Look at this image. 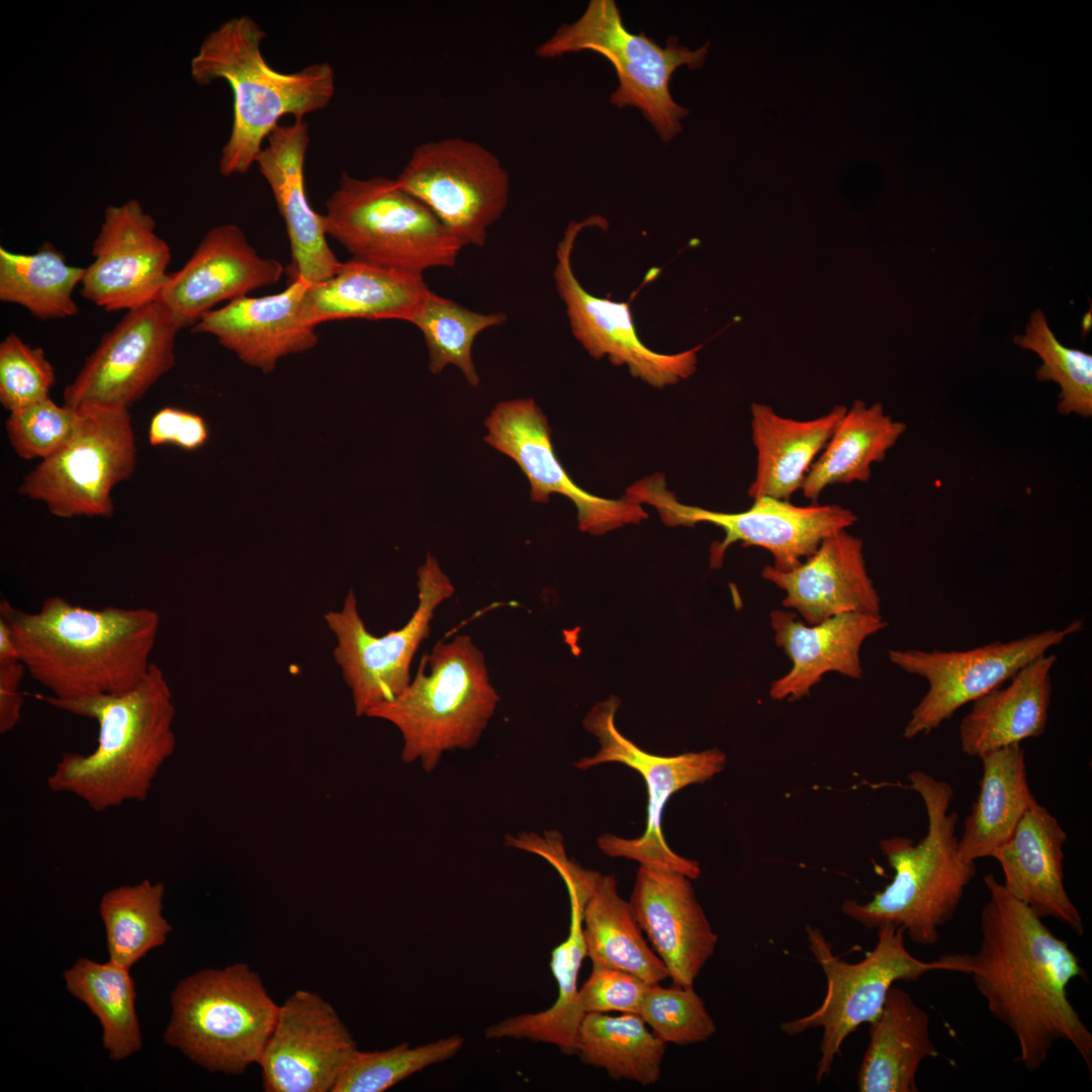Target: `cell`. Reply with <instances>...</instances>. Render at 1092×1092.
Masks as SVG:
<instances>
[{
  "mask_svg": "<svg viewBox=\"0 0 1092 1092\" xmlns=\"http://www.w3.org/2000/svg\"><path fill=\"white\" fill-rule=\"evenodd\" d=\"M357 1050L330 1002L297 990L281 1005L257 1065L267 1092H333Z\"/></svg>",
  "mask_w": 1092,
  "mask_h": 1092,
  "instance_id": "20",
  "label": "cell"
},
{
  "mask_svg": "<svg viewBox=\"0 0 1092 1092\" xmlns=\"http://www.w3.org/2000/svg\"><path fill=\"white\" fill-rule=\"evenodd\" d=\"M709 47L707 42L691 50L675 35L662 47L643 32H630L614 0H592L577 20L557 28L536 55L544 59L583 51L602 55L619 80L611 104L639 109L661 142L668 143L682 131L681 120L689 114L671 96V76L681 66L701 69Z\"/></svg>",
  "mask_w": 1092,
  "mask_h": 1092,
  "instance_id": "8",
  "label": "cell"
},
{
  "mask_svg": "<svg viewBox=\"0 0 1092 1092\" xmlns=\"http://www.w3.org/2000/svg\"><path fill=\"white\" fill-rule=\"evenodd\" d=\"M1055 654H1043L1021 667L1005 687L972 703L959 726L961 750L982 754L1041 736L1046 729Z\"/></svg>",
  "mask_w": 1092,
  "mask_h": 1092,
  "instance_id": "29",
  "label": "cell"
},
{
  "mask_svg": "<svg viewBox=\"0 0 1092 1092\" xmlns=\"http://www.w3.org/2000/svg\"><path fill=\"white\" fill-rule=\"evenodd\" d=\"M582 931L592 964L631 973L659 984L669 973L642 935L629 901L618 892L614 875H600L582 906Z\"/></svg>",
  "mask_w": 1092,
  "mask_h": 1092,
  "instance_id": "36",
  "label": "cell"
},
{
  "mask_svg": "<svg viewBox=\"0 0 1092 1092\" xmlns=\"http://www.w3.org/2000/svg\"><path fill=\"white\" fill-rule=\"evenodd\" d=\"M629 903L672 985L693 987L715 953L718 935L691 879L667 867L640 864Z\"/></svg>",
  "mask_w": 1092,
  "mask_h": 1092,
  "instance_id": "23",
  "label": "cell"
},
{
  "mask_svg": "<svg viewBox=\"0 0 1092 1092\" xmlns=\"http://www.w3.org/2000/svg\"><path fill=\"white\" fill-rule=\"evenodd\" d=\"M761 576L785 592L783 606L794 609L808 625L844 613L880 614L881 600L866 567L863 542L846 530L825 538L798 566L782 571L767 565Z\"/></svg>",
  "mask_w": 1092,
  "mask_h": 1092,
  "instance_id": "26",
  "label": "cell"
},
{
  "mask_svg": "<svg viewBox=\"0 0 1092 1092\" xmlns=\"http://www.w3.org/2000/svg\"><path fill=\"white\" fill-rule=\"evenodd\" d=\"M909 781L925 807V836L918 842L906 836L881 840L894 871L892 882L867 903L843 901L841 911L868 929L900 927L914 943L928 946L938 942L939 928L953 918L977 867L959 851L952 787L922 770L910 772Z\"/></svg>",
  "mask_w": 1092,
  "mask_h": 1092,
  "instance_id": "4",
  "label": "cell"
},
{
  "mask_svg": "<svg viewBox=\"0 0 1092 1092\" xmlns=\"http://www.w3.org/2000/svg\"><path fill=\"white\" fill-rule=\"evenodd\" d=\"M1075 620L1064 629L1030 633L1010 641H994L968 650L892 649L890 661L928 682V690L911 712L903 736L929 734L968 703L1003 686L1021 667L1083 629Z\"/></svg>",
  "mask_w": 1092,
  "mask_h": 1092,
  "instance_id": "16",
  "label": "cell"
},
{
  "mask_svg": "<svg viewBox=\"0 0 1092 1092\" xmlns=\"http://www.w3.org/2000/svg\"><path fill=\"white\" fill-rule=\"evenodd\" d=\"M417 586L419 604L411 619L382 636L367 630L352 589L341 610L324 616L336 637L334 657L351 690L357 716L393 700L408 686L413 657L430 635L434 612L455 593L450 578L430 553L418 569Z\"/></svg>",
  "mask_w": 1092,
  "mask_h": 1092,
  "instance_id": "14",
  "label": "cell"
},
{
  "mask_svg": "<svg viewBox=\"0 0 1092 1092\" xmlns=\"http://www.w3.org/2000/svg\"><path fill=\"white\" fill-rule=\"evenodd\" d=\"M63 448L41 460L19 494L43 503L63 519L113 515L112 489L135 469L136 448L128 410L85 407Z\"/></svg>",
  "mask_w": 1092,
  "mask_h": 1092,
  "instance_id": "13",
  "label": "cell"
},
{
  "mask_svg": "<svg viewBox=\"0 0 1092 1092\" xmlns=\"http://www.w3.org/2000/svg\"><path fill=\"white\" fill-rule=\"evenodd\" d=\"M464 1042L452 1035L411 1048L361 1052L358 1049L343 1068L333 1092H382L408 1076L454 1057Z\"/></svg>",
  "mask_w": 1092,
  "mask_h": 1092,
  "instance_id": "43",
  "label": "cell"
},
{
  "mask_svg": "<svg viewBox=\"0 0 1092 1092\" xmlns=\"http://www.w3.org/2000/svg\"><path fill=\"white\" fill-rule=\"evenodd\" d=\"M165 885L144 880L105 892L99 914L109 962L130 970L150 950L163 945L172 926L163 915Z\"/></svg>",
  "mask_w": 1092,
  "mask_h": 1092,
  "instance_id": "40",
  "label": "cell"
},
{
  "mask_svg": "<svg viewBox=\"0 0 1092 1092\" xmlns=\"http://www.w3.org/2000/svg\"><path fill=\"white\" fill-rule=\"evenodd\" d=\"M63 977L68 992L97 1017L102 1045L111 1060H124L142 1049L136 994L128 969L80 958Z\"/></svg>",
  "mask_w": 1092,
  "mask_h": 1092,
  "instance_id": "38",
  "label": "cell"
},
{
  "mask_svg": "<svg viewBox=\"0 0 1092 1092\" xmlns=\"http://www.w3.org/2000/svg\"><path fill=\"white\" fill-rule=\"evenodd\" d=\"M665 1045L640 1016L628 1013H586L577 1034V1055L583 1064L606 1070L614 1080L643 1086L659 1080Z\"/></svg>",
  "mask_w": 1092,
  "mask_h": 1092,
  "instance_id": "37",
  "label": "cell"
},
{
  "mask_svg": "<svg viewBox=\"0 0 1092 1092\" xmlns=\"http://www.w3.org/2000/svg\"><path fill=\"white\" fill-rule=\"evenodd\" d=\"M309 285L292 279L281 292L232 300L204 314L192 332L214 336L244 363L271 372L280 358L318 342L305 309Z\"/></svg>",
  "mask_w": 1092,
  "mask_h": 1092,
  "instance_id": "24",
  "label": "cell"
},
{
  "mask_svg": "<svg viewBox=\"0 0 1092 1092\" xmlns=\"http://www.w3.org/2000/svg\"><path fill=\"white\" fill-rule=\"evenodd\" d=\"M1013 343L1034 352L1042 361L1035 374L1039 381H1054L1061 387L1057 408L1061 415L1092 416V355L1065 347L1051 330L1041 309L1034 310L1023 335Z\"/></svg>",
  "mask_w": 1092,
  "mask_h": 1092,
  "instance_id": "42",
  "label": "cell"
},
{
  "mask_svg": "<svg viewBox=\"0 0 1092 1092\" xmlns=\"http://www.w3.org/2000/svg\"><path fill=\"white\" fill-rule=\"evenodd\" d=\"M209 430L205 420L192 412L163 407L152 418L149 442L152 446L173 445L186 451L202 447L208 440Z\"/></svg>",
  "mask_w": 1092,
  "mask_h": 1092,
  "instance_id": "49",
  "label": "cell"
},
{
  "mask_svg": "<svg viewBox=\"0 0 1092 1092\" xmlns=\"http://www.w3.org/2000/svg\"><path fill=\"white\" fill-rule=\"evenodd\" d=\"M979 758L983 770L979 794L958 842L960 854L969 861L990 857L1037 802L1028 784L1021 744L994 749Z\"/></svg>",
  "mask_w": 1092,
  "mask_h": 1092,
  "instance_id": "33",
  "label": "cell"
},
{
  "mask_svg": "<svg viewBox=\"0 0 1092 1092\" xmlns=\"http://www.w3.org/2000/svg\"><path fill=\"white\" fill-rule=\"evenodd\" d=\"M1066 831L1048 808L1035 802L1011 836L990 857L1003 873L1005 888L1038 917H1051L1076 935L1085 932L1083 918L1064 883Z\"/></svg>",
  "mask_w": 1092,
  "mask_h": 1092,
  "instance_id": "28",
  "label": "cell"
},
{
  "mask_svg": "<svg viewBox=\"0 0 1092 1092\" xmlns=\"http://www.w3.org/2000/svg\"><path fill=\"white\" fill-rule=\"evenodd\" d=\"M266 32L247 15L225 20L202 40L190 63L198 85L225 80L234 94V121L219 158V172L245 174L262 144L287 114H305L327 107L335 93V74L327 62L291 73L271 68L261 53Z\"/></svg>",
  "mask_w": 1092,
  "mask_h": 1092,
  "instance_id": "5",
  "label": "cell"
},
{
  "mask_svg": "<svg viewBox=\"0 0 1092 1092\" xmlns=\"http://www.w3.org/2000/svg\"><path fill=\"white\" fill-rule=\"evenodd\" d=\"M85 268L67 263L53 244L43 243L33 254L0 248V300L26 308L32 315L62 320L78 314L73 292Z\"/></svg>",
  "mask_w": 1092,
  "mask_h": 1092,
  "instance_id": "39",
  "label": "cell"
},
{
  "mask_svg": "<svg viewBox=\"0 0 1092 1092\" xmlns=\"http://www.w3.org/2000/svg\"><path fill=\"white\" fill-rule=\"evenodd\" d=\"M570 899L568 937L554 947L550 968L558 986V996L551 1007L536 1013L509 1017L485 1030L487 1038L529 1039L551 1043L567 1055L577 1054V1034L585 1015L577 987L578 973L586 957L582 931V906L585 898L566 887Z\"/></svg>",
  "mask_w": 1092,
  "mask_h": 1092,
  "instance_id": "34",
  "label": "cell"
},
{
  "mask_svg": "<svg viewBox=\"0 0 1092 1092\" xmlns=\"http://www.w3.org/2000/svg\"><path fill=\"white\" fill-rule=\"evenodd\" d=\"M809 949L826 978L821 1005L808 1015L782 1023L786 1034L795 1036L811 1028H822L821 1057L817 1064L818 1083L831 1073L841 1055L845 1038L862 1023L881 1012L888 991L897 981L917 982L934 971L965 974L963 953H947L924 962L905 946L902 928L885 924L878 928L875 947L858 963H847L832 953V946L817 927H806Z\"/></svg>",
  "mask_w": 1092,
  "mask_h": 1092,
  "instance_id": "10",
  "label": "cell"
},
{
  "mask_svg": "<svg viewBox=\"0 0 1092 1092\" xmlns=\"http://www.w3.org/2000/svg\"><path fill=\"white\" fill-rule=\"evenodd\" d=\"M165 1042L209 1072L243 1074L257 1064L279 1005L247 964L206 969L171 995Z\"/></svg>",
  "mask_w": 1092,
  "mask_h": 1092,
  "instance_id": "7",
  "label": "cell"
},
{
  "mask_svg": "<svg viewBox=\"0 0 1092 1092\" xmlns=\"http://www.w3.org/2000/svg\"><path fill=\"white\" fill-rule=\"evenodd\" d=\"M624 496L654 507L669 527L710 523L721 528L724 538L711 546L712 568L720 567L726 550L740 542L745 547L767 550L776 569L790 570L812 555L825 538L857 521L856 515L838 505L813 503L801 507L769 496L753 499L750 508L738 513L709 511L679 503L659 473L630 485Z\"/></svg>",
  "mask_w": 1092,
  "mask_h": 1092,
  "instance_id": "11",
  "label": "cell"
},
{
  "mask_svg": "<svg viewBox=\"0 0 1092 1092\" xmlns=\"http://www.w3.org/2000/svg\"><path fill=\"white\" fill-rule=\"evenodd\" d=\"M92 256L80 292L106 311L156 301L169 275L170 248L136 199L106 207Z\"/></svg>",
  "mask_w": 1092,
  "mask_h": 1092,
  "instance_id": "21",
  "label": "cell"
},
{
  "mask_svg": "<svg viewBox=\"0 0 1092 1092\" xmlns=\"http://www.w3.org/2000/svg\"><path fill=\"white\" fill-rule=\"evenodd\" d=\"M424 202L462 246L481 247L510 197V176L482 145L462 138L416 147L396 178Z\"/></svg>",
  "mask_w": 1092,
  "mask_h": 1092,
  "instance_id": "15",
  "label": "cell"
},
{
  "mask_svg": "<svg viewBox=\"0 0 1092 1092\" xmlns=\"http://www.w3.org/2000/svg\"><path fill=\"white\" fill-rule=\"evenodd\" d=\"M308 144V126L303 119L278 124L256 163L285 221L293 279L313 285L334 276L343 262L327 243L325 214L314 211L307 200L304 162Z\"/></svg>",
  "mask_w": 1092,
  "mask_h": 1092,
  "instance_id": "25",
  "label": "cell"
},
{
  "mask_svg": "<svg viewBox=\"0 0 1092 1092\" xmlns=\"http://www.w3.org/2000/svg\"><path fill=\"white\" fill-rule=\"evenodd\" d=\"M37 698L98 725L93 751L61 755L48 777L53 792L71 794L96 812L149 797L159 771L176 748L173 694L158 664L153 662L145 677L123 693L66 700Z\"/></svg>",
  "mask_w": 1092,
  "mask_h": 1092,
  "instance_id": "3",
  "label": "cell"
},
{
  "mask_svg": "<svg viewBox=\"0 0 1092 1092\" xmlns=\"http://www.w3.org/2000/svg\"><path fill=\"white\" fill-rule=\"evenodd\" d=\"M180 330L159 301L125 311L65 387L64 404L128 410L175 365Z\"/></svg>",
  "mask_w": 1092,
  "mask_h": 1092,
  "instance_id": "17",
  "label": "cell"
},
{
  "mask_svg": "<svg viewBox=\"0 0 1092 1092\" xmlns=\"http://www.w3.org/2000/svg\"><path fill=\"white\" fill-rule=\"evenodd\" d=\"M81 413L50 397L11 412L5 421L10 446L19 458L44 460L73 435Z\"/></svg>",
  "mask_w": 1092,
  "mask_h": 1092,
  "instance_id": "45",
  "label": "cell"
},
{
  "mask_svg": "<svg viewBox=\"0 0 1092 1092\" xmlns=\"http://www.w3.org/2000/svg\"><path fill=\"white\" fill-rule=\"evenodd\" d=\"M430 291L421 273L352 258L331 278L309 285L306 315L314 327L345 318L411 322Z\"/></svg>",
  "mask_w": 1092,
  "mask_h": 1092,
  "instance_id": "30",
  "label": "cell"
},
{
  "mask_svg": "<svg viewBox=\"0 0 1092 1092\" xmlns=\"http://www.w3.org/2000/svg\"><path fill=\"white\" fill-rule=\"evenodd\" d=\"M27 672L59 700L118 694L148 673L160 615L149 608L90 609L63 597L36 612L0 604Z\"/></svg>",
  "mask_w": 1092,
  "mask_h": 1092,
  "instance_id": "2",
  "label": "cell"
},
{
  "mask_svg": "<svg viewBox=\"0 0 1092 1092\" xmlns=\"http://www.w3.org/2000/svg\"><path fill=\"white\" fill-rule=\"evenodd\" d=\"M619 701L615 697L597 704L583 720L584 728L597 737L600 749L584 756L574 766L586 770L599 764L618 762L638 771L647 789V817L644 832L635 838L611 833L598 837V847L609 857L632 859L639 864L661 866L676 870L691 880L698 879L701 867L697 860L684 857L667 844L662 831V814L666 803L676 792L702 784L720 774L727 762L726 754L718 748L659 756L644 751L618 730L615 715Z\"/></svg>",
  "mask_w": 1092,
  "mask_h": 1092,
  "instance_id": "12",
  "label": "cell"
},
{
  "mask_svg": "<svg viewBox=\"0 0 1092 1092\" xmlns=\"http://www.w3.org/2000/svg\"><path fill=\"white\" fill-rule=\"evenodd\" d=\"M484 425V441L512 458L528 478L531 500L547 503L552 494L568 497L577 510L581 531L603 535L648 518L641 505L625 496L610 499L595 495L569 477L555 454L547 418L534 399L497 403Z\"/></svg>",
  "mask_w": 1092,
  "mask_h": 1092,
  "instance_id": "19",
  "label": "cell"
},
{
  "mask_svg": "<svg viewBox=\"0 0 1092 1092\" xmlns=\"http://www.w3.org/2000/svg\"><path fill=\"white\" fill-rule=\"evenodd\" d=\"M284 268L260 256L236 224L210 229L184 266L169 273L156 301L162 303L182 329L224 300H235L261 287L277 283Z\"/></svg>",
  "mask_w": 1092,
  "mask_h": 1092,
  "instance_id": "22",
  "label": "cell"
},
{
  "mask_svg": "<svg viewBox=\"0 0 1092 1092\" xmlns=\"http://www.w3.org/2000/svg\"><path fill=\"white\" fill-rule=\"evenodd\" d=\"M847 408L835 405L808 421L784 418L766 404H751L752 440L757 452L755 478L748 495L789 500L825 448Z\"/></svg>",
  "mask_w": 1092,
  "mask_h": 1092,
  "instance_id": "31",
  "label": "cell"
},
{
  "mask_svg": "<svg viewBox=\"0 0 1092 1092\" xmlns=\"http://www.w3.org/2000/svg\"><path fill=\"white\" fill-rule=\"evenodd\" d=\"M607 225V220L600 215L579 222L571 221L557 247L554 279L565 303L572 334L594 358L607 355L614 365H627L633 377L654 387L663 388L688 378L696 370L701 345L676 354L652 351L637 334L629 302L597 297L576 279L571 267L576 237L585 228L605 230Z\"/></svg>",
  "mask_w": 1092,
  "mask_h": 1092,
  "instance_id": "18",
  "label": "cell"
},
{
  "mask_svg": "<svg viewBox=\"0 0 1092 1092\" xmlns=\"http://www.w3.org/2000/svg\"><path fill=\"white\" fill-rule=\"evenodd\" d=\"M906 429L885 413L881 402L868 406L862 400L853 401L811 465L801 487L803 495L816 503L827 486L869 481L872 465L885 459Z\"/></svg>",
  "mask_w": 1092,
  "mask_h": 1092,
  "instance_id": "35",
  "label": "cell"
},
{
  "mask_svg": "<svg viewBox=\"0 0 1092 1092\" xmlns=\"http://www.w3.org/2000/svg\"><path fill=\"white\" fill-rule=\"evenodd\" d=\"M650 985L626 971L593 964L587 980L579 989L580 1004L585 1014L619 1011L639 1015Z\"/></svg>",
  "mask_w": 1092,
  "mask_h": 1092,
  "instance_id": "47",
  "label": "cell"
},
{
  "mask_svg": "<svg viewBox=\"0 0 1092 1092\" xmlns=\"http://www.w3.org/2000/svg\"><path fill=\"white\" fill-rule=\"evenodd\" d=\"M408 686L366 716L392 723L400 732L401 759H420L432 771L443 752L475 746L499 697L489 681L483 653L468 635L438 642L425 654Z\"/></svg>",
  "mask_w": 1092,
  "mask_h": 1092,
  "instance_id": "6",
  "label": "cell"
},
{
  "mask_svg": "<svg viewBox=\"0 0 1092 1092\" xmlns=\"http://www.w3.org/2000/svg\"><path fill=\"white\" fill-rule=\"evenodd\" d=\"M927 1012L892 986L880 1014L870 1022V1040L857 1073L860 1092H917L921 1062L938 1056Z\"/></svg>",
  "mask_w": 1092,
  "mask_h": 1092,
  "instance_id": "32",
  "label": "cell"
},
{
  "mask_svg": "<svg viewBox=\"0 0 1092 1092\" xmlns=\"http://www.w3.org/2000/svg\"><path fill=\"white\" fill-rule=\"evenodd\" d=\"M26 667L13 643L10 629L0 617V733L12 731L21 720V682Z\"/></svg>",
  "mask_w": 1092,
  "mask_h": 1092,
  "instance_id": "48",
  "label": "cell"
},
{
  "mask_svg": "<svg viewBox=\"0 0 1092 1092\" xmlns=\"http://www.w3.org/2000/svg\"><path fill=\"white\" fill-rule=\"evenodd\" d=\"M327 236L353 259L423 273L454 266L463 248L458 239L396 179H358L343 173L327 200Z\"/></svg>",
  "mask_w": 1092,
  "mask_h": 1092,
  "instance_id": "9",
  "label": "cell"
},
{
  "mask_svg": "<svg viewBox=\"0 0 1092 1092\" xmlns=\"http://www.w3.org/2000/svg\"><path fill=\"white\" fill-rule=\"evenodd\" d=\"M984 884L980 944L965 953V974L1016 1037L1028 1072L1044 1064L1056 1041L1066 1040L1091 1077L1092 1033L1068 997L1069 984L1087 977L1078 956L995 875L987 874Z\"/></svg>",
  "mask_w": 1092,
  "mask_h": 1092,
  "instance_id": "1",
  "label": "cell"
},
{
  "mask_svg": "<svg viewBox=\"0 0 1092 1092\" xmlns=\"http://www.w3.org/2000/svg\"><path fill=\"white\" fill-rule=\"evenodd\" d=\"M55 369L41 348L14 333L0 344V402L9 413L50 397Z\"/></svg>",
  "mask_w": 1092,
  "mask_h": 1092,
  "instance_id": "46",
  "label": "cell"
},
{
  "mask_svg": "<svg viewBox=\"0 0 1092 1092\" xmlns=\"http://www.w3.org/2000/svg\"><path fill=\"white\" fill-rule=\"evenodd\" d=\"M665 1044H691L708 1040L717 1030L703 999L693 987H661L651 984L639 1015Z\"/></svg>",
  "mask_w": 1092,
  "mask_h": 1092,
  "instance_id": "44",
  "label": "cell"
},
{
  "mask_svg": "<svg viewBox=\"0 0 1092 1092\" xmlns=\"http://www.w3.org/2000/svg\"><path fill=\"white\" fill-rule=\"evenodd\" d=\"M507 321L504 312L482 313L430 291L412 323L423 334L429 369L439 374L447 365L460 369L468 384L479 385L471 350L477 335Z\"/></svg>",
  "mask_w": 1092,
  "mask_h": 1092,
  "instance_id": "41",
  "label": "cell"
},
{
  "mask_svg": "<svg viewBox=\"0 0 1092 1092\" xmlns=\"http://www.w3.org/2000/svg\"><path fill=\"white\" fill-rule=\"evenodd\" d=\"M769 618L776 644L792 661L791 669L770 684L769 696L779 701L804 698L828 672L861 678V645L887 626L880 614L860 612L836 615L815 625L783 610H774Z\"/></svg>",
  "mask_w": 1092,
  "mask_h": 1092,
  "instance_id": "27",
  "label": "cell"
}]
</instances>
